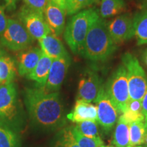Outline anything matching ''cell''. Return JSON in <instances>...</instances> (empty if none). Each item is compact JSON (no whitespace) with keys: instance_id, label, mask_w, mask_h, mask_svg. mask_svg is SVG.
<instances>
[{"instance_id":"cell-1","label":"cell","mask_w":147,"mask_h":147,"mask_svg":"<svg viewBox=\"0 0 147 147\" xmlns=\"http://www.w3.org/2000/svg\"><path fill=\"white\" fill-rule=\"evenodd\" d=\"M24 102L31 123L37 129L55 131L65 124V109L59 92L49 93L40 87L27 88Z\"/></svg>"},{"instance_id":"cell-2","label":"cell","mask_w":147,"mask_h":147,"mask_svg":"<svg viewBox=\"0 0 147 147\" xmlns=\"http://www.w3.org/2000/svg\"><path fill=\"white\" fill-rule=\"evenodd\" d=\"M116 50L117 45L110 36L107 22L100 17L89 29L80 54L91 61L104 62Z\"/></svg>"},{"instance_id":"cell-3","label":"cell","mask_w":147,"mask_h":147,"mask_svg":"<svg viewBox=\"0 0 147 147\" xmlns=\"http://www.w3.org/2000/svg\"><path fill=\"white\" fill-rule=\"evenodd\" d=\"M26 117L14 82L0 84V124L19 134L25 125Z\"/></svg>"},{"instance_id":"cell-4","label":"cell","mask_w":147,"mask_h":147,"mask_svg":"<svg viewBox=\"0 0 147 147\" xmlns=\"http://www.w3.org/2000/svg\"><path fill=\"white\" fill-rule=\"evenodd\" d=\"M98 10L84 9L71 16L64 30V39L74 54H80L87 35L92 25L100 18Z\"/></svg>"},{"instance_id":"cell-5","label":"cell","mask_w":147,"mask_h":147,"mask_svg":"<svg viewBox=\"0 0 147 147\" xmlns=\"http://www.w3.org/2000/svg\"><path fill=\"white\" fill-rule=\"evenodd\" d=\"M104 88L110 100L117 109L119 115H121L127 109L129 102L128 80L124 65H119L112 74Z\"/></svg>"},{"instance_id":"cell-6","label":"cell","mask_w":147,"mask_h":147,"mask_svg":"<svg viewBox=\"0 0 147 147\" xmlns=\"http://www.w3.org/2000/svg\"><path fill=\"white\" fill-rule=\"evenodd\" d=\"M128 80L130 100H141L147 89V76L138 59L126 53L122 57Z\"/></svg>"},{"instance_id":"cell-7","label":"cell","mask_w":147,"mask_h":147,"mask_svg":"<svg viewBox=\"0 0 147 147\" xmlns=\"http://www.w3.org/2000/svg\"><path fill=\"white\" fill-rule=\"evenodd\" d=\"M34 40L23 24L13 18H8L6 28L0 36L1 45L14 52L28 49Z\"/></svg>"},{"instance_id":"cell-8","label":"cell","mask_w":147,"mask_h":147,"mask_svg":"<svg viewBox=\"0 0 147 147\" xmlns=\"http://www.w3.org/2000/svg\"><path fill=\"white\" fill-rule=\"evenodd\" d=\"M17 17L34 40L38 41L47 35L51 34L44 14L42 12L31 9L25 5L18 11Z\"/></svg>"},{"instance_id":"cell-9","label":"cell","mask_w":147,"mask_h":147,"mask_svg":"<svg viewBox=\"0 0 147 147\" xmlns=\"http://www.w3.org/2000/svg\"><path fill=\"white\" fill-rule=\"evenodd\" d=\"M95 103L97 104V123L102 127L106 134H109L117 123L119 114L106 93L104 86Z\"/></svg>"},{"instance_id":"cell-10","label":"cell","mask_w":147,"mask_h":147,"mask_svg":"<svg viewBox=\"0 0 147 147\" xmlns=\"http://www.w3.org/2000/svg\"><path fill=\"white\" fill-rule=\"evenodd\" d=\"M102 78L96 71L87 70L79 80L77 99L87 102H94L104 87Z\"/></svg>"},{"instance_id":"cell-11","label":"cell","mask_w":147,"mask_h":147,"mask_svg":"<svg viewBox=\"0 0 147 147\" xmlns=\"http://www.w3.org/2000/svg\"><path fill=\"white\" fill-rule=\"evenodd\" d=\"M70 63L71 58L68 53L53 59L47 81L42 88L49 93L58 92L63 84Z\"/></svg>"},{"instance_id":"cell-12","label":"cell","mask_w":147,"mask_h":147,"mask_svg":"<svg viewBox=\"0 0 147 147\" xmlns=\"http://www.w3.org/2000/svg\"><path fill=\"white\" fill-rule=\"evenodd\" d=\"M107 28L116 45L122 43L134 37V17L129 14L116 16L107 22Z\"/></svg>"},{"instance_id":"cell-13","label":"cell","mask_w":147,"mask_h":147,"mask_svg":"<svg viewBox=\"0 0 147 147\" xmlns=\"http://www.w3.org/2000/svg\"><path fill=\"white\" fill-rule=\"evenodd\" d=\"M66 14L65 10L49 1L44 12V16L51 33L55 36L59 37L64 32Z\"/></svg>"},{"instance_id":"cell-14","label":"cell","mask_w":147,"mask_h":147,"mask_svg":"<svg viewBox=\"0 0 147 147\" xmlns=\"http://www.w3.org/2000/svg\"><path fill=\"white\" fill-rule=\"evenodd\" d=\"M42 54L38 47L28 48L17 55V71L21 76H26L34 70Z\"/></svg>"},{"instance_id":"cell-15","label":"cell","mask_w":147,"mask_h":147,"mask_svg":"<svg viewBox=\"0 0 147 147\" xmlns=\"http://www.w3.org/2000/svg\"><path fill=\"white\" fill-rule=\"evenodd\" d=\"M67 119L75 123L85 121L97 122V107L91 103L77 99L72 111L67 115Z\"/></svg>"},{"instance_id":"cell-16","label":"cell","mask_w":147,"mask_h":147,"mask_svg":"<svg viewBox=\"0 0 147 147\" xmlns=\"http://www.w3.org/2000/svg\"><path fill=\"white\" fill-rule=\"evenodd\" d=\"M40 49L44 54L53 59L67 54L63 44L57 36L49 34L38 40Z\"/></svg>"},{"instance_id":"cell-17","label":"cell","mask_w":147,"mask_h":147,"mask_svg":"<svg viewBox=\"0 0 147 147\" xmlns=\"http://www.w3.org/2000/svg\"><path fill=\"white\" fill-rule=\"evenodd\" d=\"M53 61V59L42 53L38 64L35 67L34 70L26 76V78L36 82L38 84V87H45L50 72Z\"/></svg>"},{"instance_id":"cell-18","label":"cell","mask_w":147,"mask_h":147,"mask_svg":"<svg viewBox=\"0 0 147 147\" xmlns=\"http://www.w3.org/2000/svg\"><path fill=\"white\" fill-rule=\"evenodd\" d=\"M111 143L117 147L129 146V124L122 115L116 123Z\"/></svg>"},{"instance_id":"cell-19","label":"cell","mask_w":147,"mask_h":147,"mask_svg":"<svg viewBox=\"0 0 147 147\" xmlns=\"http://www.w3.org/2000/svg\"><path fill=\"white\" fill-rule=\"evenodd\" d=\"M16 71L15 61L5 53L1 55L0 56V84L13 82Z\"/></svg>"},{"instance_id":"cell-20","label":"cell","mask_w":147,"mask_h":147,"mask_svg":"<svg viewBox=\"0 0 147 147\" xmlns=\"http://www.w3.org/2000/svg\"><path fill=\"white\" fill-rule=\"evenodd\" d=\"M134 37L138 45H147V9L134 17Z\"/></svg>"},{"instance_id":"cell-21","label":"cell","mask_w":147,"mask_h":147,"mask_svg":"<svg viewBox=\"0 0 147 147\" xmlns=\"http://www.w3.org/2000/svg\"><path fill=\"white\" fill-rule=\"evenodd\" d=\"M125 8L124 0H101L99 14L101 18L104 19L118 15Z\"/></svg>"},{"instance_id":"cell-22","label":"cell","mask_w":147,"mask_h":147,"mask_svg":"<svg viewBox=\"0 0 147 147\" xmlns=\"http://www.w3.org/2000/svg\"><path fill=\"white\" fill-rule=\"evenodd\" d=\"M144 121H136L129 124V147H142L146 134Z\"/></svg>"},{"instance_id":"cell-23","label":"cell","mask_w":147,"mask_h":147,"mask_svg":"<svg viewBox=\"0 0 147 147\" xmlns=\"http://www.w3.org/2000/svg\"><path fill=\"white\" fill-rule=\"evenodd\" d=\"M18 134L8 127L0 124V147H20Z\"/></svg>"},{"instance_id":"cell-24","label":"cell","mask_w":147,"mask_h":147,"mask_svg":"<svg viewBox=\"0 0 147 147\" xmlns=\"http://www.w3.org/2000/svg\"><path fill=\"white\" fill-rule=\"evenodd\" d=\"M71 133L80 147H102L104 145L100 137L90 138L85 136L77 129L75 126L69 127Z\"/></svg>"},{"instance_id":"cell-25","label":"cell","mask_w":147,"mask_h":147,"mask_svg":"<svg viewBox=\"0 0 147 147\" xmlns=\"http://www.w3.org/2000/svg\"><path fill=\"white\" fill-rule=\"evenodd\" d=\"M53 147H80L77 144L72 134L69 127L64 128L59 132L56 136L55 142Z\"/></svg>"},{"instance_id":"cell-26","label":"cell","mask_w":147,"mask_h":147,"mask_svg":"<svg viewBox=\"0 0 147 147\" xmlns=\"http://www.w3.org/2000/svg\"><path fill=\"white\" fill-rule=\"evenodd\" d=\"M77 129L85 136L90 138L100 137L99 134V127L97 122L91 121H85L76 123Z\"/></svg>"},{"instance_id":"cell-27","label":"cell","mask_w":147,"mask_h":147,"mask_svg":"<svg viewBox=\"0 0 147 147\" xmlns=\"http://www.w3.org/2000/svg\"><path fill=\"white\" fill-rule=\"evenodd\" d=\"M95 0H69L66 14L74 15L93 4Z\"/></svg>"},{"instance_id":"cell-28","label":"cell","mask_w":147,"mask_h":147,"mask_svg":"<svg viewBox=\"0 0 147 147\" xmlns=\"http://www.w3.org/2000/svg\"><path fill=\"white\" fill-rule=\"evenodd\" d=\"M49 1L50 0H23L27 7L43 14Z\"/></svg>"},{"instance_id":"cell-29","label":"cell","mask_w":147,"mask_h":147,"mask_svg":"<svg viewBox=\"0 0 147 147\" xmlns=\"http://www.w3.org/2000/svg\"><path fill=\"white\" fill-rule=\"evenodd\" d=\"M123 117L125 120L129 124L131 123L136 121H144L145 119L144 116L143 115L142 113H137V112H134L129 110V108L125 110V111L121 115Z\"/></svg>"},{"instance_id":"cell-30","label":"cell","mask_w":147,"mask_h":147,"mask_svg":"<svg viewBox=\"0 0 147 147\" xmlns=\"http://www.w3.org/2000/svg\"><path fill=\"white\" fill-rule=\"evenodd\" d=\"M4 5H0V36L3 34L8 25V18L4 12Z\"/></svg>"},{"instance_id":"cell-31","label":"cell","mask_w":147,"mask_h":147,"mask_svg":"<svg viewBox=\"0 0 147 147\" xmlns=\"http://www.w3.org/2000/svg\"><path fill=\"white\" fill-rule=\"evenodd\" d=\"M127 108L134 112L142 113V101L130 100L129 102Z\"/></svg>"},{"instance_id":"cell-32","label":"cell","mask_w":147,"mask_h":147,"mask_svg":"<svg viewBox=\"0 0 147 147\" xmlns=\"http://www.w3.org/2000/svg\"><path fill=\"white\" fill-rule=\"evenodd\" d=\"M56 5H57L58 6H59L61 8H62L63 10L67 11V7H68L69 0H50Z\"/></svg>"},{"instance_id":"cell-33","label":"cell","mask_w":147,"mask_h":147,"mask_svg":"<svg viewBox=\"0 0 147 147\" xmlns=\"http://www.w3.org/2000/svg\"><path fill=\"white\" fill-rule=\"evenodd\" d=\"M4 2V7L8 10L12 11L16 8V0H1Z\"/></svg>"},{"instance_id":"cell-34","label":"cell","mask_w":147,"mask_h":147,"mask_svg":"<svg viewBox=\"0 0 147 147\" xmlns=\"http://www.w3.org/2000/svg\"><path fill=\"white\" fill-rule=\"evenodd\" d=\"M142 113L145 118L147 117V89L142 100Z\"/></svg>"},{"instance_id":"cell-35","label":"cell","mask_w":147,"mask_h":147,"mask_svg":"<svg viewBox=\"0 0 147 147\" xmlns=\"http://www.w3.org/2000/svg\"><path fill=\"white\" fill-rule=\"evenodd\" d=\"M142 60L143 63L147 66V49L143 51L142 55Z\"/></svg>"},{"instance_id":"cell-36","label":"cell","mask_w":147,"mask_h":147,"mask_svg":"<svg viewBox=\"0 0 147 147\" xmlns=\"http://www.w3.org/2000/svg\"><path fill=\"white\" fill-rule=\"evenodd\" d=\"M143 145H144L145 147L147 146V133L145 134V137L144 140V143H143Z\"/></svg>"},{"instance_id":"cell-37","label":"cell","mask_w":147,"mask_h":147,"mask_svg":"<svg viewBox=\"0 0 147 147\" xmlns=\"http://www.w3.org/2000/svg\"><path fill=\"white\" fill-rule=\"evenodd\" d=\"M144 6L147 9V0H141Z\"/></svg>"},{"instance_id":"cell-38","label":"cell","mask_w":147,"mask_h":147,"mask_svg":"<svg viewBox=\"0 0 147 147\" xmlns=\"http://www.w3.org/2000/svg\"><path fill=\"white\" fill-rule=\"evenodd\" d=\"M144 123V127H145V130H146V133H147V117L146 118H145Z\"/></svg>"},{"instance_id":"cell-39","label":"cell","mask_w":147,"mask_h":147,"mask_svg":"<svg viewBox=\"0 0 147 147\" xmlns=\"http://www.w3.org/2000/svg\"><path fill=\"white\" fill-rule=\"evenodd\" d=\"M102 147H117V146H114V145H106V146H105V145H104V146H102Z\"/></svg>"},{"instance_id":"cell-40","label":"cell","mask_w":147,"mask_h":147,"mask_svg":"<svg viewBox=\"0 0 147 147\" xmlns=\"http://www.w3.org/2000/svg\"><path fill=\"white\" fill-rule=\"evenodd\" d=\"M3 53H4V52H3V51L2 50H1V49H0V56H1V55H3Z\"/></svg>"},{"instance_id":"cell-41","label":"cell","mask_w":147,"mask_h":147,"mask_svg":"<svg viewBox=\"0 0 147 147\" xmlns=\"http://www.w3.org/2000/svg\"><path fill=\"white\" fill-rule=\"evenodd\" d=\"M146 147H147V146H146Z\"/></svg>"}]
</instances>
